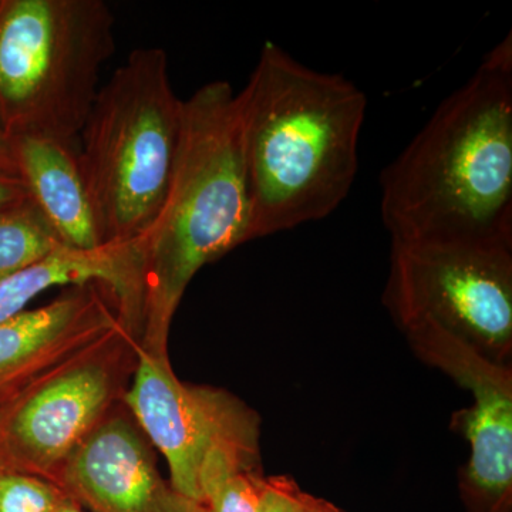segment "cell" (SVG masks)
<instances>
[{
    "instance_id": "1",
    "label": "cell",
    "mask_w": 512,
    "mask_h": 512,
    "mask_svg": "<svg viewBox=\"0 0 512 512\" xmlns=\"http://www.w3.org/2000/svg\"><path fill=\"white\" fill-rule=\"evenodd\" d=\"M366 94L266 42L235 110L251 202V239L329 217L359 170Z\"/></svg>"
},
{
    "instance_id": "2",
    "label": "cell",
    "mask_w": 512,
    "mask_h": 512,
    "mask_svg": "<svg viewBox=\"0 0 512 512\" xmlns=\"http://www.w3.org/2000/svg\"><path fill=\"white\" fill-rule=\"evenodd\" d=\"M392 239H512V39L485 55L380 174Z\"/></svg>"
},
{
    "instance_id": "3",
    "label": "cell",
    "mask_w": 512,
    "mask_h": 512,
    "mask_svg": "<svg viewBox=\"0 0 512 512\" xmlns=\"http://www.w3.org/2000/svg\"><path fill=\"white\" fill-rule=\"evenodd\" d=\"M251 239V202L235 93L204 84L184 100L170 187L156 220L134 242L140 258L141 320L161 348L185 289L205 265Z\"/></svg>"
},
{
    "instance_id": "4",
    "label": "cell",
    "mask_w": 512,
    "mask_h": 512,
    "mask_svg": "<svg viewBox=\"0 0 512 512\" xmlns=\"http://www.w3.org/2000/svg\"><path fill=\"white\" fill-rule=\"evenodd\" d=\"M184 100L158 47L130 53L101 86L80 131L79 163L100 244L131 245L156 220L170 187Z\"/></svg>"
},
{
    "instance_id": "5",
    "label": "cell",
    "mask_w": 512,
    "mask_h": 512,
    "mask_svg": "<svg viewBox=\"0 0 512 512\" xmlns=\"http://www.w3.org/2000/svg\"><path fill=\"white\" fill-rule=\"evenodd\" d=\"M103 0L0 2V131L74 143L113 56Z\"/></svg>"
},
{
    "instance_id": "6",
    "label": "cell",
    "mask_w": 512,
    "mask_h": 512,
    "mask_svg": "<svg viewBox=\"0 0 512 512\" xmlns=\"http://www.w3.org/2000/svg\"><path fill=\"white\" fill-rule=\"evenodd\" d=\"M383 305L402 333L433 326L512 366V239H392Z\"/></svg>"
},
{
    "instance_id": "7",
    "label": "cell",
    "mask_w": 512,
    "mask_h": 512,
    "mask_svg": "<svg viewBox=\"0 0 512 512\" xmlns=\"http://www.w3.org/2000/svg\"><path fill=\"white\" fill-rule=\"evenodd\" d=\"M126 399L185 500L204 507L202 494L215 481L261 471L258 414L224 390L181 382L163 353L140 352Z\"/></svg>"
},
{
    "instance_id": "8",
    "label": "cell",
    "mask_w": 512,
    "mask_h": 512,
    "mask_svg": "<svg viewBox=\"0 0 512 512\" xmlns=\"http://www.w3.org/2000/svg\"><path fill=\"white\" fill-rule=\"evenodd\" d=\"M414 355L473 397L451 427L470 447L460 470V494L470 512H511L512 366L500 365L450 333L421 326L403 333Z\"/></svg>"
},
{
    "instance_id": "9",
    "label": "cell",
    "mask_w": 512,
    "mask_h": 512,
    "mask_svg": "<svg viewBox=\"0 0 512 512\" xmlns=\"http://www.w3.org/2000/svg\"><path fill=\"white\" fill-rule=\"evenodd\" d=\"M103 363H76L0 403V466L43 474L67 463L111 396Z\"/></svg>"
},
{
    "instance_id": "10",
    "label": "cell",
    "mask_w": 512,
    "mask_h": 512,
    "mask_svg": "<svg viewBox=\"0 0 512 512\" xmlns=\"http://www.w3.org/2000/svg\"><path fill=\"white\" fill-rule=\"evenodd\" d=\"M126 325L116 293L101 284L73 286L56 301L0 323V403L84 348Z\"/></svg>"
},
{
    "instance_id": "11",
    "label": "cell",
    "mask_w": 512,
    "mask_h": 512,
    "mask_svg": "<svg viewBox=\"0 0 512 512\" xmlns=\"http://www.w3.org/2000/svg\"><path fill=\"white\" fill-rule=\"evenodd\" d=\"M66 466L70 484L100 512H207L164 488L146 444L123 420L93 430Z\"/></svg>"
},
{
    "instance_id": "12",
    "label": "cell",
    "mask_w": 512,
    "mask_h": 512,
    "mask_svg": "<svg viewBox=\"0 0 512 512\" xmlns=\"http://www.w3.org/2000/svg\"><path fill=\"white\" fill-rule=\"evenodd\" d=\"M10 143L19 177L64 247H103L74 143L33 136Z\"/></svg>"
},
{
    "instance_id": "13",
    "label": "cell",
    "mask_w": 512,
    "mask_h": 512,
    "mask_svg": "<svg viewBox=\"0 0 512 512\" xmlns=\"http://www.w3.org/2000/svg\"><path fill=\"white\" fill-rule=\"evenodd\" d=\"M101 284L116 293L127 323L140 319V259L136 244L82 251L62 247L19 274L0 281V323L26 311L40 293L55 286Z\"/></svg>"
},
{
    "instance_id": "14",
    "label": "cell",
    "mask_w": 512,
    "mask_h": 512,
    "mask_svg": "<svg viewBox=\"0 0 512 512\" xmlns=\"http://www.w3.org/2000/svg\"><path fill=\"white\" fill-rule=\"evenodd\" d=\"M64 247L32 198L0 210V281Z\"/></svg>"
},
{
    "instance_id": "15",
    "label": "cell",
    "mask_w": 512,
    "mask_h": 512,
    "mask_svg": "<svg viewBox=\"0 0 512 512\" xmlns=\"http://www.w3.org/2000/svg\"><path fill=\"white\" fill-rule=\"evenodd\" d=\"M56 494L32 474L0 466V512H55Z\"/></svg>"
},
{
    "instance_id": "16",
    "label": "cell",
    "mask_w": 512,
    "mask_h": 512,
    "mask_svg": "<svg viewBox=\"0 0 512 512\" xmlns=\"http://www.w3.org/2000/svg\"><path fill=\"white\" fill-rule=\"evenodd\" d=\"M261 471H235L217 481L204 495L207 512H256L264 488Z\"/></svg>"
},
{
    "instance_id": "17",
    "label": "cell",
    "mask_w": 512,
    "mask_h": 512,
    "mask_svg": "<svg viewBox=\"0 0 512 512\" xmlns=\"http://www.w3.org/2000/svg\"><path fill=\"white\" fill-rule=\"evenodd\" d=\"M305 495L292 477H265L256 512H301Z\"/></svg>"
},
{
    "instance_id": "18",
    "label": "cell",
    "mask_w": 512,
    "mask_h": 512,
    "mask_svg": "<svg viewBox=\"0 0 512 512\" xmlns=\"http://www.w3.org/2000/svg\"><path fill=\"white\" fill-rule=\"evenodd\" d=\"M29 191L18 175L0 173V210L29 198Z\"/></svg>"
},
{
    "instance_id": "19",
    "label": "cell",
    "mask_w": 512,
    "mask_h": 512,
    "mask_svg": "<svg viewBox=\"0 0 512 512\" xmlns=\"http://www.w3.org/2000/svg\"><path fill=\"white\" fill-rule=\"evenodd\" d=\"M0 173L18 175L15 160H13L12 143L3 136L2 131H0Z\"/></svg>"
},
{
    "instance_id": "20",
    "label": "cell",
    "mask_w": 512,
    "mask_h": 512,
    "mask_svg": "<svg viewBox=\"0 0 512 512\" xmlns=\"http://www.w3.org/2000/svg\"><path fill=\"white\" fill-rule=\"evenodd\" d=\"M301 512H343L329 501L306 493Z\"/></svg>"
},
{
    "instance_id": "21",
    "label": "cell",
    "mask_w": 512,
    "mask_h": 512,
    "mask_svg": "<svg viewBox=\"0 0 512 512\" xmlns=\"http://www.w3.org/2000/svg\"><path fill=\"white\" fill-rule=\"evenodd\" d=\"M55 512H80L73 507H57Z\"/></svg>"
}]
</instances>
